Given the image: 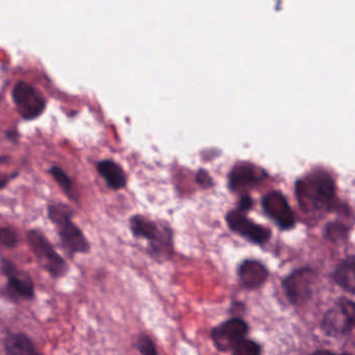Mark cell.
Returning a JSON list of instances; mask_svg holds the SVG:
<instances>
[{"instance_id": "19", "label": "cell", "mask_w": 355, "mask_h": 355, "mask_svg": "<svg viewBox=\"0 0 355 355\" xmlns=\"http://www.w3.org/2000/svg\"><path fill=\"white\" fill-rule=\"evenodd\" d=\"M347 232L348 230L344 224L340 223V222H332L326 226V238L329 239L332 242H340L346 238Z\"/></svg>"}, {"instance_id": "7", "label": "cell", "mask_w": 355, "mask_h": 355, "mask_svg": "<svg viewBox=\"0 0 355 355\" xmlns=\"http://www.w3.org/2000/svg\"><path fill=\"white\" fill-rule=\"evenodd\" d=\"M12 98L17 107L18 113L26 120L39 117L44 112L46 101L42 94L32 85L19 82L12 91Z\"/></svg>"}, {"instance_id": "22", "label": "cell", "mask_w": 355, "mask_h": 355, "mask_svg": "<svg viewBox=\"0 0 355 355\" xmlns=\"http://www.w3.org/2000/svg\"><path fill=\"white\" fill-rule=\"evenodd\" d=\"M197 184H200L203 188H209L213 186V180L205 170L201 169L196 174Z\"/></svg>"}, {"instance_id": "5", "label": "cell", "mask_w": 355, "mask_h": 355, "mask_svg": "<svg viewBox=\"0 0 355 355\" xmlns=\"http://www.w3.org/2000/svg\"><path fill=\"white\" fill-rule=\"evenodd\" d=\"M322 328L329 336H344L355 328V301L342 297L325 313Z\"/></svg>"}, {"instance_id": "26", "label": "cell", "mask_w": 355, "mask_h": 355, "mask_svg": "<svg viewBox=\"0 0 355 355\" xmlns=\"http://www.w3.org/2000/svg\"><path fill=\"white\" fill-rule=\"evenodd\" d=\"M8 138L12 139V140L15 141L16 138H17V132H8Z\"/></svg>"}, {"instance_id": "9", "label": "cell", "mask_w": 355, "mask_h": 355, "mask_svg": "<svg viewBox=\"0 0 355 355\" xmlns=\"http://www.w3.org/2000/svg\"><path fill=\"white\" fill-rule=\"evenodd\" d=\"M266 214L277 223L282 230H290L295 225V217L290 203L279 191H272L263 197Z\"/></svg>"}, {"instance_id": "10", "label": "cell", "mask_w": 355, "mask_h": 355, "mask_svg": "<svg viewBox=\"0 0 355 355\" xmlns=\"http://www.w3.org/2000/svg\"><path fill=\"white\" fill-rule=\"evenodd\" d=\"M226 222L232 232L255 244H265L271 236V232L268 228L251 221L240 211H230L226 215Z\"/></svg>"}, {"instance_id": "21", "label": "cell", "mask_w": 355, "mask_h": 355, "mask_svg": "<svg viewBox=\"0 0 355 355\" xmlns=\"http://www.w3.org/2000/svg\"><path fill=\"white\" fill-rule=\"evenodd\" d=\"M0 241L6 248H14L18 244L17 232L11 227H3L0 230Z\"/></svg>"}, {"instance_id": "13", "label": "cell", "mask_w": 355, "mask_h": 355, "mask_svg": "<svg viewBox=\"0 0 355 355\" xmlns=\"http://www.w3.org/2000/svg\"><path fill=\"white\" fill-rule=\"evenodd\" d=\"M6 355H43L30 336L21 332H10L3 338Z\"/></svg>"}, {"instance_id": "16", "label": "cell", "mask_w": 355, "mask_h": 355, "mask_svg": "<svg viewBox=\"0 0 355 355\" xmlns=\"http://www.w3.org/2000/svg\"><path fill=\"white\" fill-rule=\"evenodd\" d=\"M334 279L338 286L355 295V257H349L336 267Z\"/></svg>"}, {"instance_id": "8", "label": "cell", "mask_w": 355, "mask_h": 355, "mask_svg": "<svg viewBox=\"0 0 355 355\" xmlns=\"http://www.w3.org/2000/svg\"><path fill=\"white\" fill-rule=\"evenodd\" d=\"M248 334V325L240 318H232L213 328L211 338L221 352L234 351L245 340Z\"/></svg>"}, {"instance_id": "4", "label": "cell", "mask_w": 355, "mask_h": 355, "mask_svg": "<svg viewBox=\"0 0 355 355\" xmlns=\"http://www.w3.org/2000/svg\"><path fill=\"white\" fill-rule=\"evenodd\" d=\"M297 194L301 201L313 203L320 209L328 205L334 196V182L331 176L324 171L315 172L296 184Z\"/></svg>"}, {"instance_id": "12", "label": "cell", "mask_w": 355, "mask_h": 355, "mask_svg": "<svg viewBox=\"0 0 355 355\" xmlns=\"http://www.w3.org/2000/svg\"><path fill=\"white\" fill-rule=\"evenodd\" d=\"M238 275L241 284L247 290L261 288L267 282L269 272L261 261L255 259H246L239 266Z\"/></svg>"}, {"instance_id": "25", "label": "cell", "mask_w": 355, "mask_h": 355, "mask_svg": "<svg viewBox=\"0 0 355 355\" xmlns=\"http://www.w3.org/2000/svg\"><path fill=\"white\" fill-rule=\"evenodd\" d=\"M309 355H336L334 352H331V351L328 350H318L315 351V352L311 353V354Z\"/></svg>"}, {"instance_id": "15", "label": "cell", "mask_w": 355, "mask_h": 355, "mask_svg": "<svg viewBox=\"0 0 355 355\" xmlns=\"http://www.w3.org/2000/svg\"><path fill=\"white\" fill-rule=\"evenodd\" d=\"M99 174L105 178L107 186L113 190H120L126 186V175L122 168L115 162L105 159L97 164Z\"/></svg>"}, {"instance_id": "17", "label": "cell", "mask_w": 355, "mask_h": 355, "mask_svg": "<svg viewBox=\"0 0 355 355\" xmlns=\"http://www.w3.org/2000/svg\"><path fill=\"white\" fill-rule=\"evenodd\" d=\"M135 348L142 355H157V347L153 338L146 334H140L134 343Z\"/></svg>"}, {"instance_id": "3", "label": "cell", "mask_w": 355, "mask_h": 355, "mask_svg": "<svg viewBox=\"0 0 355 355\" xmlns=\"http://www.w3.org/2000/svg\"><path fill=\"white\" fill-rule=\"evenodd\" d=\"M28 242L39 265L53 278H61L68 273V263L53 248V244L40 230H30Z\"/></svg>"}, {"instance_id": "23", "label": "cell", "mask_w": 355, "mask_h": 355, "mask_svg": "<svg viewBox=\"0 0 355 355\" xmlns=\"http://www.w3.org/2000/svg\"><path fill=\"white\" fill-rule=\"evenodd\" d=\"M253 201L249 196H243L241 198L240 203H239V211H248L252 207Z\"/></svg>"}, {"instance_id": "1", "label": "cell", "mask_w": 355, "mask_h": 355, "mask_svg": "<svg viewBox=\"0 0 355 355\" xmlns=\"http://www.w3.org/2000/svg\"><path fill=\"white\" fill-rule=\"evenodd\" d=\"M130 230L136 238L149 242V254L157 263H165L174 254L173 232L168 225L136 215L130 221Z\"/></svg>"}, {"instance_id": "18", "label": "cell", "mask_w": 355, "mask_h": 355, "mask_svg": "<svg viewBox=\"0 0 355 355\" xmlns=\"http://www.w3.org/2000/svg\"><path fill=\"white\" fill-rule=\"evenodd\" d=\"M51 174L53 176V180L57 182V184L63 189L64 192L66 194L69 195V197H71L72 191H73V187H72V182L70 180L69 176L65 173L63 169H61L60 167H53L51 169Z\"/></svg>"}, {"instance_id": "20", "label": "cell", "mask_w": 355, "mask_h": 355, "mask_svg": "<svg viewBox=\"0 0 355 355\" xmlns=\"http://www.w3.org/2000/svg\"><path fill=\"white\" fill-rule=\"evenodd\" d=\"M261 348L257 342L244 340L232 351V355H261Z\"/></svg>"}, {"instance_id": "24", "label": "cell", "mask_w": 355, "mask_h": 355, "mask_svg": "<svg viewBox=\"0 0 355 355\" xmlns=\"http://www.w3.org/2000/svg\"><path fill=\"white\" fill-rule=\"evenodd\" d=\"M342 355H355V336L345 345L344 352Z\"/></svg>"}, {"instance_id": "2", "label": "cell", "mask_w": 355, "mask_h": 355, "mask_svg": "<svg viewBox=\"0 0 355 355\" xmlns=\"http://www.w3.org/2000/svg\"><path fill=\"white\" fill-rule=\"evenodd\" d=\"M73 211L67 205H51L49 207V217L57 226L58 234L62 245L70 253H87L90 250V244L84 232L72 222Z\"/></svg>"}, {"instance_id": "14", "label": "cell", "mask_w": 355, "mask_h": 355, "mask_svg": "<svg viewBox=\"0 0 355 355\" xmlns=\"http://www.w3.org/2000/svg\"><path fill=\"white\" fill-rule=\"evenodd\" d=\"M261 174L249 164L234 166L230 173V187L232 190L236 191L252 186L263 178Z\"/></svg>"}, {"instance_id": "6", "label": "cell", "mask_w": 355, "mask_h": 355, "mask_svg": "<svg viewBox=\"0 0 355 355\" xmlns=\"http://www.w3.org/2000/svg\"><path fill=\"white\" fill-rule=\"evenodd\" d=\"M315 274L311 268H299L282 282L284 293L292 304L302 305L311 299Z\"/></svg>"}, {"instance_id": "11", "label": "cell", "mask_w": 355, "mask_h": 355, "mask_svg": "<svg viewBox=\"0 0 355 355\" xmlns=\"http://www.w3.org/2000/svg\"><path fill=\"white\" fill-rule=\"evenodd\" d=\"M1 272L8 278V288L12 294L26 300L34 299V282L28 273L20 271L10 259L6 257L1 259Z\"/></svg>"}]
</instances>
